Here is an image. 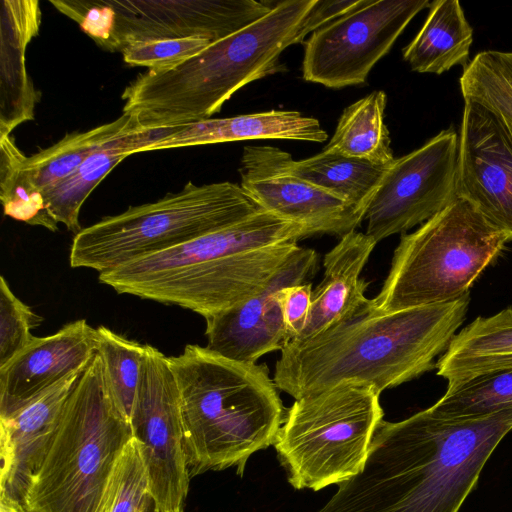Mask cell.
Listing matches in <instances>:
<instances>
[{
  "instance_id": "9c48e42d",
  "label": "cell",
  "mask_w": 512,
  "mask_h": 512,
  "mask_svg": "<svg viewBox=\"0 0 512 512\" xmlns=\"http://www.w3.org/2000/svg\"><path fill=\"white\" fill-rule=\"evenodd\" d=\"M380 394L346 382L295 400L273 445L291 486L319 491L361 470L383 421Z\"/></svg>"
},
{
  "instance_id": "7402d4cb",
  "label": "cell",
  "mask_w": 512,
  "mask_h": 512,
  "mask_svg": "<svg viewBox=\"0 0 512 512\" xmlns=\"http://www.w3.org/2000/svg\"><path fill=\"white\" fill-rule=\"evenodd\" d=\"M161 133V129H132L105 141L70 176L44 194L49 214L76 235L82 229L81 207L91 192L117 164L131 154L144 152Z\"/></svg>"
},
{
  "instance_id": "1f68e13d",
  "label": "cell",
  "mask_w": 512,
  "mask_h": 512,
  "mask_svg": "<svg viewBox=\"0 0 512 512\" xmlns=\"http://www.w3.org/2000/svg\"><path fill=\"white\" fill-rule=\"evenodd\" d=\"M42 318L12 292L7 280L0 277V368L27 348L35 336L31 330Z\"/></svg>"
},
{
  "instance_id": "d6986e66",
  "label": "cell",
  "mask_w": 512,
  "mask_h": 512,
  "mask_svg": "<svg viewBox=\"0 0 512 512\" xmlns=\"http://www.w3.org/2000/svg\"><path fill=\"white\" fill-rule=\"evenodd\" d=\"M0 24V137L34 118L39 100L26 69V49L38 34L37 0H3Z\"/></svg>"
},
{
  "instance_id": "603a6c76",
  "label": "cell",
  "mask_w": 512,
  "mask_h": 512,
  "mask_svg": "<svg viewBox=\"0 0 512 512\" xmlns=\"http://www.w3.org/2000/svg\"><path fill=\"white\" fill-rule=\"evenodd\" d=\"M512 367V308L477 317L451 340L437 360V375L448 383Z\"/></svg>"
},
{
  "instance_id": "d590c367",
  "label": "cell",
  "mask_w": 512,
  "mask_h": 512,
  "mask_svg": "<svg viewBox=\"0 0 512 512\" xmlns=\"http://www.w3.org/2000/svg\"><path fill=\"white\" fill-rule=\"evenodd\" d=\"M0 512H28L23 506L9 500L0 499Z\"/></svg>"
},
{
  "instance_id": "4316f807",
  "label": "cell",
  "mask_w": 512,
  "mask_h": 512,
  "mask_svg": "<svg viewBox=\"0 0 512 512\" xmlns=\"http://www.w3.org/2000/svg\"><path fill=\"white\" fill-rule=\"evenodd\" d=\"M387 95L377 90L346 107L325 150L379 165L394 160L389 130L384 124Z\"/></svg>"
},
{
  "instance_id": "83f0119b",
  "label": "cell",
  "mask_w": 512,
  "mask_h": 512,
  "mask_svg": "<svg viewBox=\"0 0 512 512\" xmlns=\"http://www.w3.org/2000/svg\"><path fill=\"white\" fill-rule=\"evenodd\" d=\"M512 408V367L448 383L445 394L429 409L447 419L488 416Z\"/></svg>"
},
{
  "instance_id": "ffe728a7",
  "label": "cell",
  "mask_w": 512,
  "mask_h": 512,
  "mask_svg": "<svg viewBox=\"0 0 512 512\" xmlns=\"http://www.w3.org/2000/svg\"><path fill=\"white\" fill-rule=\"evenodd\" d=\"M327 132L313 117L293 110H270L227 118L204 119L166 131L144 150L218 144L254 139L324 142Z\"/></svg>"
},
{
  "instance_id": "484cf974",
  "label": "cell",
  "mask_w": 512,
  "mask_h": 512,
  "mask_svg": "<svg viewBox=\"0 0 512 512\" xmlns=\"http://www.w3.org/2000/svg\"><path fill=\"white\" fill-rule=\"evenodd\" d=\"M132 129L141 130L131 116L122 113L112 122L67 134L54 145L26 156L24 171L44 198L45 193L70 176L105 141Z\"/></svg>"
},
{
  "instance_id": "7a4b0ae2",
  "label": "cell",
  "mask_w": 512,
  "mask_h": 512,
  "mask_svg": "<svg viewBox=\"0 0 512 512\" xmlns=\"http://www.w3.org/2000/svg\"><path fill=\"white\" fill-rule=\"evenodd\" d=\"M469 294L456 300L382 312L368 299L320 333L281 350L273 380L295 400L342 383L382 392L436 368L465 320Z\"/></svg>"
},
{
  "instance_id": "d4e9b609",
  "label": "cell",
  "mask_w": 512,
  "mask_h": 512,
  "mask_svg": "<svg viewBox=\"0 0 512 512\" xmlns=\"http://www.w3.org/2000/svg\"><path fill=\"white\" fill-rule=\"evenodd\" d=\"M389 166L325 149L312 157L289 161L292 173L365 214Z\"/></svg>"
},
{
  "instance_id": "e0dca14e",
  "label": "cell",
  "mask_w": 512,
  "mask_h": 512,
  "mask_svg": "<svg viewBox=\"0 0 512 512\" xmlns=\"http://www.w3.org/2000/svg\"><path fill=\"white\" fill-rule=\"evenodd\" d=\"M96 354V328L85 319L35 340L0 368V417L11 414L68 376L83 372Z\"/></svg>"
},
{
  "instance_id": "4dcf8cb0",
  "label": "cell",
  "mask_w": 512,
  "mask_h": 512,
  "mask_svg": "<svg viewBox=\"0 0 512 512\" xmlns=\"http://www.w3.org/2000/svg\"><path fill=\"white\" fill-rule=\"evenodd\" d=\"M146 344L130 340L105 326L96 328V353L101 357L111 396L131 420Z\"/></svg>"
},
{
  "instance_id": "ba28073f",
  "label": "cell",
  "mask_w": 512,
  "mask_h": 512,
  "mask_svg": "<svg viewBox=\"0 0 512 512\" xmlns=\"http://www.w3.org/2000/svg\"><path fill=\"white\" fill-rule=\"evenodd\" d=\"M506 243L470 202L458 197L402 235L372 304L382 312H396L456 300L469 294Z\"/></svg>"
},
{
  "instance_id": "f1b7e54d",
  "label": "cell",
  "mask_w": 512,
  "mask_h": 512,
  "mask_svg": "<svg viewBox=\"0 0 512 512\" xmlns=\"http://www.w3.org/2000/svg\"><path fill=\"white\" fill-rule=\"evenodd\" d=\"M459 83L463 99L491 110L512 137V51L477 53L463 68Z\"/></svg>"
},
{
  "instance_id": "e575fe53",
  "label": "cell",
  "mask_w": 512,
  "mask_h": 512,
  "mask_svg": "<svg viewBox=\"0 0 512 512\" xmlns=\"http://www.w3.org/2000/svg\"><path fill=\"white\" fill-rule=\"evenodd\" d=\"M312 292L310 283L287 286L281 291V312L290 342L305 326L312 305Z\"/></svg>"
},
{
  "instance_id": "52a82bcc",
  "label": "cell",
  "mask_w": 512,
  "mask_h": 512,
  "mask_svg": "<svg viewBox=\"0 0 512 512\" xmlns=\"http://www.w3.org/2000/svg\"><path fill=\"white\" fill-rule=\"evenodd\" d=\"M263 209L232 182L195 185L156 202L129 207L82 228L73 238V268L99 273L240 222Z\"/></svg>"
},
{
  "instance_id": "8fae6325",
  "label": "cell",
  "mask_w": 512,
  "mask_h": 512,
  "mask_svg": "<svg viewBox=\"0 0 512 512\" xmlns=\"http://www.w3.org/2000/svg\"><path fill=\"white\" fill-rule=\"evenodd\" d=\"M428 0H360L304 41L303 78L328 88L362 84Z\"/></svg>"
},
{
  "instance_id": "4fadbf2b",
  "label": "cell",
  "mask_w": 512,
  "mask_h": 512,
  "mask_svg": "<svg viewBox=\"0 0 512 512\" xmlns=\"http://www.w3.org/2000/svg\"><path fill=\"white\" fill-rule=\"evenodd\" d=\"M459 134L440 131L421 147L395 158L365 214L376 243L423 224L457 196Z\"/></svg>"
},
{
  "instance_id": "277c9868",
  "label": "cell",
  "mask_w": 512,
  "mask_h": 512,
  "mask_svg": "<svg viewBox=\"0 0 512 512\" xmlns=\"http://www.w3.org/2000/svg\"><path fill=\"white\" fill-rule=\"evenodd\" d=\"M309 236L304 226L262 210L99 273V281L119 294L177 305L206 318L255 295L287 261L297 242Z\"/></svg>"
},
{
  "instance_id": "3957f363",
  "label": "cell",
  "mask_w": 512,
  "mask_h": 512,
  "mask_svg": "<svg viewBox=\"0 0 512 512\" xmlns=\"http://www.w3.org/2000/svg\"><path fill=\"white\" fill-rule=\"evenodd\" d=\"M357 1L286 0L240 31L174 67L138 75L123 91V113L142 130L209 119L246 84L278 72L291 45L350 11Z\"/></svg>"
},
{
  "instance_id": "5bb4252c",
  "label": "cell",
  "mask_w": 512,
  "mask_h": 512,
  "mask_svg": "<svg viewBox=\"0 0 512 512\" xmlns=\"http://www.w3.org/2000/svg\"><path fill=\"white\" fill-rule=\"evenodd\" d=\"M292 156L277 147L245 146L240 186L263 210L307 228L311 235L344 236L365 220V213L295 175Z\"/></svg>"
},
{
  "instance_id": "7c38bea8",
  "label": "cell",
  "mask_w": 512,
  "mask_h": 512,
  "mask_svg": "<svg viewBox=\"0 0 512 512\" xmlns=\"http://www.w3.org/2000/svg\"><path fill=\"white\" fill-rule=\"evenodd\" d=\"M130 423L146 464L153 507L163 512L183 509L191 477L179 388L168 357L149 344Z\"/></svg>"
},
{
  "instance_id": "8992f818",
  "label": "cell",
  "mask_w": 512,
  "mask_h": 512,
  "mask_svg": "<svg viewBox=\"0 0 512 512\" xmlns=\"http://www.w3.org/2000/svg\"><path fill=\"white\" fill-rule=\"evenodd\" d=\"M132 427L96 353L76 381L26 496L28 512H110Z\"/></svg>"
},
{
  "instance_id": "5b68a950",
  "label": "cell",
  "mask_w": 512,
  "mask_h": 512,
  "mask_svg": "<svg viewBox=\"0 0 512 512\" xmlns=\"http://www.w3.org/2000/svg\"><path fill=\"white\" fill-rule=\"evenodd\" d=\"M168 362L180 393L190 477L231 467L241 476L250 456L274 445L284 422L269 369L195 344Z\"/></svg>"
},
{
  "instance_id": "ac0fdd59",
  "label": "cell",
  "mask_w": 512,
  "mask_h": 512,
  "mask_svg": "<svg viewBox=\"0 0 512 512\" xmlns=\"http://www.w3.org/2000/svg\"><path fill=\"white\" fill-rule=\"evenodd\" d=\"M81 373L68 376L16 411L0 417V499L26 509L32 476L48 450Z\"/></svg>"
},
{
  "instance_id": "f546056e",
  "label": "cell",
  "mask_w": 512,
  "mask_h": 512,
  "mask_svg": "<svg viewBox=\"0 0 512 512\" xmlns=\"http://www.w3.org/2000/svg\"><path fill=\"white\" fill-rule=\"evenodd\" d=\"M25 158L10 135L0 137V200L4 214L55 232L58 223L47 211L43 195L29 181Z\"/></svg>"
},
{
  "instance_id": "9a60e30c",
  "label": "cell",
  "mask_w": 512,
  "mask_h": 512,
  "mask_svg": "<svg viewBox=\"0 0 512 512\" xmlns=\"http://www.w3.org/2000/svg\"><path fill=\"white\" fill-rule=\"evenodd\" d=\"M457 196L512 240V137L491 110L469 100L459 131Z\"/></svg>"
},
{
  "instance_id": "6da1fadb",
  "label": "cell",
  "mask_w": 512,
  "mask_h": 512,
  "mask_svg": "<svg viewBox=\"0 0 512 512\" xmlns=\"http://www.w3.org/2000/svg\"><path fill=\"white\" fill-rule=\"evenodd\" d=\"M512 431V408L447 419L429 408L382 421L361 470L318 512H458Z\"/></svg>"
},
{
  "instance_id": "30bf717a",
  "label": "cell",
  "mask_w": 512,
  "mask_h": 512,
  "mask_svg": "<svg viewBox=\"0 0 512 512\" xmlns=\"http://www.w3.org/2000/svg\"><path fill=\"white\" fill-rule=\"evenodd\" d=\"M101 48L122 50L156 39L226 38L268 14L255 0H50Z\"/></svg>"
},
{
  "instance_id": "836d02e7",
  "label": "cell",
  "mask_w": 512,
  "mask_h": 512,
  "mask_svg": "<svg viewBox=\"0 0 512 512\" xmlns=\"http://www.w3.org/2000/svg\"><path fill=\"white\" fill-rule=\"evenodd\" d=\"M210 44L200 37L146 40L127 45L121 53L128 65L161 70L191 58Z\"/></svg>"
},
{
  "instance_id": "cb8c5ba5",
  "label": "cell",
  "mask_w": 512,
  "mask_h": 512,
  "mask_svg": "<svg viewBox=\"0 0 512 512\" xmlns=\"http://www.w3.org/2000/svg\"><path fill=\"white\" fill-rule=\"evenodd\" d=\"M473 28L457 0L431 2L428 16L403 49V59L418 73L440 75L454 66L466 67Z\"/></svg>"
},
{
  "instance_id": "44dd1931",
  "label": "cell",
  "mask_w": 512,
  "mask_h": 512,
  "mask_svg": "<svg viewBox=\"0 0 512 512\" xmlns=\"http://www.w3.org/2000/svg\"><path fill=\"white\" fill-rule=\"evenodd\" d=\"M376 244L366 233L355 230L342 236L325 254L324 277L312 292L305 326L292 341L320 333L368 300V282L360 276Z\"/></svg>"
},
{
  "instance_id": "d6a6232c",
  "label": "cell",
  "mask_w": 512,
  "mask_h": 512,
  "mask_svg": "<svg viewBox=\"0 0 512 512\" xmlns=\"http://www.w3.org/2000/svg\"><path fill=\"white\" fill-rule=\"evenodd\" d=\"M151 505L146 464L139 442L132 437L119 462L110 512H146Z\"/></svg>"
},
{
  "instance_id": "2e32d148",
  "label": "cell",
  "mask_w": 512,
  "mask_h": 512,
  "mask_svg": "<svg viewBox=\"0 0 512 512\" xmlns=\"http://www.w3.org/2000/svg\"><path fill=\"white\" fill-rule=\"evenodd\" d=\"M318 255L297 246L287 261L255 295L229 310L204 318L210 350L233 360L256 363L266 353L282 350L290 339L283 322V288L302 284L317 269Z\"/></svg>"
}]
</instances>
